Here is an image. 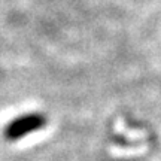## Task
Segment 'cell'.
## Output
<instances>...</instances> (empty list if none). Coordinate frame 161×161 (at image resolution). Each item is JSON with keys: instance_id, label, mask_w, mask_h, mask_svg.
Masks as SVG:
<instances>
[{"instance_id": "cell-1", "label": "cell", "mask_w": 161, "mask_h": 161, "mask_svg": "<svg viewBox=\"0 0 161 161\" xmlns=\"http://www.w3.org/2000/svg\"><path fill=\"white\" fill-rule=\"evenodd\" d=\"M43 122H45L43 118L40 115H36V114L19 116V118L12 121L11 124L5 128V136L9 140H17V139L23 137L24 134L40 128L43 125Z\"/></svg>"}]
</instances>
